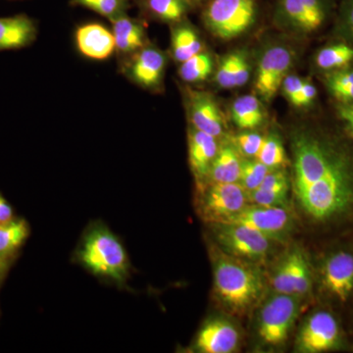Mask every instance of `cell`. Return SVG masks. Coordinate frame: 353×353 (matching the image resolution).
<instances>
[{
  "label": "cell",
  "instance_id": "7",
  "mask_svg": "<svg viewBox=\"0 0 353 353\" xmlns=\"http://www.w3.org/2000/svg\"><path fill=\"white\" fill-rule=\"evenodd\" d=\"M215 232L223 252L248 261L266 259L273 241L256 230L233 223H217Z\"/></svg>",
  "mask_w": 353,
  "mask_h": 353
},
{
  "label": "cell",
  "instance_id": "6",
  "mask_svg": "<svg viewBox=\"0 0 353 353\" xmlns=\"http://www.w3.org/2000/svg\"><path fill=\"white\" fill-rule=\"evenodd\" d=\"M331 0H277L274 20L283 29L296 34H310L327 19Z\"/></svg>",
  "mask_w": 353,
  "mask_h": 353
},
{
  "label": "cell",
  "instance_id": "36",
  "mask_svg": "<svg viewBox=\"0 0 353 353\" xmlns=\"http://www.w3.org/2000/svg\"><path fill=\"white\" fill-rule=\"evenodd\" d=\"M304 80L301 77L296 75H289L283 81L282 88L283 94L287 101L292 104L294 106H296L299 103V94H301V88H303Z\"/></svg>",
  "mask_w": 353,
  "mask_h": 353
},
{
  "label": "cell",
  "instance_id": "21",
  "mask_svg": "<svg viewBox=\"0 0 353 353\" xmlns=\"http://www.w3.org/2000/svg\"><path fill=\"white\" fill-rule=\"evenodd\" d=\"M250 75V65L245 51H234L221 59L215 71L214 81L218 87L234 88L243 87Z\"/></svg>",
  "mask_w": 353,
  "mask_h": 353
},
{
  "label": "cell",
  "instance_id": "28",
  "mask_svg": "<svg viewBox=\"0 0 353 353\" xmlns=\"http://www.w3.org/2000/svg\"><path fill=\"white\" fill-rule=\"evenodd\" d=\"M353 60V48L345 43L327 46L318 52L316 64L323 70L345 68Z\"/></svg>",
  "mask_w": 353,
  "mask_h": 353
},
{
  "label": "cell",
  "instance_id": "20",
  "mask_svg": "<svg viewBox=\"0 0 353 353\" xmlns=\"http://www.w3.org/2000/svg\"><path fill=\"white\" fill-rule=\"evenodd\" d=\"M134 3L143 17L172 25L185 20L194 7L190 0H134Z\"/></svg>",
  "mask_w": 353,
  "mask_h": 353
},
{
  "label": "cell",
  "instance_id": "3",
  "mask_svg": "<svg viewBox=\"0 0 353 353\" xmlns=\"http://www.w3.org/2000/svg\"><path fill=\"white\" fill-rule=\"evenodd\" d=\"M80 259L95 275L116 282L126 280L129 274V259L124 246L103 228L92 230L87 234L80 250Z\"/></svg>",
  "mask_w": 353,
  "mask_h": 353
},
{
  "label": "cell",
  "instance_id": "8",
  "mask_svg": "<svg viewBox=\"0 0 353 353\" xmlns=\"http://www.w3.org/2000/svg\"><path fill=\"white\" fill-rule=\"evenodd\" d=\"M220 223H233L252 228L272 241H284L294 225L287 208H270L253 203L248 204L240 212Z\"/></svg>",
  "mask_w": 353,
  "mask_h": 353
},
{
  "label": "cell",
  "instance_id": "41",
  "mask_svg": "<svg viewBox=\"0 0 353 353\" xmlns=\"http://www.w3.org/2000/svg\"><path fill=\"white\" fill-rule=\"evenodd\" d=\"M14 219L12 206L0 194V224Z\"/></svg>",
  "mask_w": 353,
  "mask_h": 353
},
{
  "label": "cell",
  "instance_id": "32",
  "mask_svg": "<svg viewBox=\"0 0 353 353\" xmlns=\"http://www.w3.org/2000/svg\"><path fill=\"white\" fill-rule=\"evenodd\" d=\"M271 285L277 294L294 296L292 288V260L290 252L281 260L271 277Z\"/></svg>",
  "mask_w": 353,
  "mask_h": 353
},
{
  "label": "cell",
  "instance_id": "33",
  "mask_svg": "<svg viewBox=\"0 0 353 353\" xmlns=\"http://www.w3.org/2000/svg\"><path fill=\"white\" fill-rule=\"evenodd\" d=\"M289 190H272L256 189L248 192V201L253 204L270 208H287Z\"/></svg>",
  "mask_w": 353,
  "mask_h": 353
},
{
  "label": "cell",
  "instance_id": "37",
  "mask_svg": "<svg viewBox=\"0 0 353 353\" xmlns=\"http://www.w3.org/2000/svg\"><path fill=\"white\" fill-rule=\"evenodd\" d=\"M326 85L329 90L353 85V69L334 70L327 74Z\"/></svg>",
  "mask_w": 353,
  "mask_h": 353
},
{
  "label": "cell",
  "instance_id": "17",
  "mask_svg": "<svg viewBox=\"0 0 353 353\" xmlns=\"http://www.w3.org/2000/svg\"><path fill=\"white\" fill-rule=\"evenodd\" d=\"M110 22L112 23V32L115 39V50L123 58L134 54L148 43L145 25L143 21L130 17L126 13Z\"/></svg>",
  "mask_w": 353,
  "mask_h": 353
},
{
  "label": "cell",
  "instance_id": "23",
  "mask_svg": "<svg viewBox=\"0 0 353 353\" xmlns=\"http://www.w3.org/2000/svg\"><path fill=\"white\" fill-rule=\"evenodd\" d=\"M172 28L171 50L174 59L183 63L203 51V43L196 29L185 20Z\"/></svg>",
  "mask_w": 353,
  "mask_h": 353
},
{
  "label": "cell",
  "instance_id": "9",
  "mask_svg": "<svg viewBox=\"0 0 353 353\" xmlns=\"http://www.w3.org/2000/svg\"><path fill=\"white\" fill-rule=\"evenodd\" d=\"M168 58L157 48L148 43L134 54L124 58L122 72L131 82L148 90L161 88Z\"/></svg>",
  "mask_w": 353,
  "mask_h": 353
},
{
  "label": "cell",
  "instance_id": "12",
  "mask_svg": "<svg viewBox=\"0 0 353 353\" xmlns=\"http://www.w3.org/2000/svg\"><path fill=\"white\" fill-rule=\"evenodd\" d=\"M341 331L333 315L319 311L310 316L296 339L299 352L320 353L340 347Z\"/></svg>",
  "mask_w": 353,
  "mask_h": 353
},
{
  "label": "cell",
  "instance_id": "27",
  "mask_svg": "<svg viewBox=\"0 0 353 353\" xmlns=\"http://www.w3.org/2000/svg\"><path fill=\"white\" fill-rule=\"evenodd\" d=\"M292 260V288L294 296L304 297L307 296L312 289V275L310 265L306 255L299 248L290 252Z\"/></svg>",
  "mask_w": 353,
  "mask_h": 353
},
{
  "label": "cell",
  "instance_id": "2",
  "mask_svg": "<svg viewBox=\"0 0 353 353\" xmlns=\"http://www.w3.org/2000/svg\"><path fill=\"white\" fill-rule=\"evenodd\" d=\"M213 278L216 297L232 314H245L263 296L264 279L259 269L227 253L216 257Z\"/></svg>",
  "mask_w": 353,
  "mask_h": 353
},
{
  "label": "cell",
  "instance_id": "42",
  "mask_svg": "<svg viewBox=\"0 0 353 353\" xmlns=\"http://www.w3.org/2000/svg\"><path fill=\"white\" fill-rule=\"evenodd\" d=\"M343 13L345 24L353 36V0L343 1Z\"/></svg>",
  "mask_w": 353,
  "mask_h": 353
},
{
  "label": "cell",
  "instance_id": "31",
  "mask_svg": "<svg viewBox=\"0 0 353 353\" xmlns=\"http://www.w3.org/2000/svg\"><path fill=\"white\" fill-rule=\"evenodd\" d=\"M272 169L265 166L259 160L243 159L240 183L246 192H253L259 189L260 185Z\"/></svg>",
  "mask_w": 353,
  "mask_h": 353
},
{
  "label": "cell",
  "instance_id": "4",
  "mask_svg": "<svg viewBox=\"0 0 353 353\" xmlns=\"http://www.w3.org/2000/svg\"><path fill=\"white\" fill-rule=\"evenodd\" d=\"M257 16V0H208L202 20L213 36L228 41L248 32Z\"/></svg>",
  "mask_w": 353,
  "mask_h": 353
},
{
  "label": "cell",
  "instance_id": "13",
  "mask_svg": "<svg viewBox=\"0 0 353 353\" xmlns=\"http://www.w3.org/2000/svg\"><path fill=\"white\" fill-rule=\"evenodd\" d=\"M185 97L192 127L216 139L222 136L225 130L224 117L212 95L188 88Z\"/></svg>",
  "mask_w": 353,
  "mask_h": 353
},
{
  "label": "cell",
  "instance_id": "10",
  "mask_svg": "<svg viewBox=\"0 0 353 353\" xmlns=\"http://www.w3.org/2000/svg\"><path fill=\"white\" fill-rule=\"evenodd\" d=\"M294 58L292 51L283 46H273L264 51L257 64L254 82L255 90L264 101H272L277 94Z\"/></svg>",
  "mask_w": 353,
  "mask_h": 353
},
{
  "label": "cell",
  "instance_id": "38",
  "mask_svg": "<svg viewBox=\"0 0 353 353\" xmlns=\"http://www.w3.org/2000/svg\"><path fill=\"white\" fill-rule=\"evenodd\" d=\"M316 95H317V90H316L315 85L309 81L304 80L301 94H299L297 108H305V106L310 105L316 99Z\"/></svg>",
  "mask_w": 353,
  "mask_h": 353
},
{
  "label": "cell",
  "instance_id": "11",
  "mask_svg": "<svg viewBox=\"0 0 353 353\" xmlns=\"http://www.w3.org/2000/svg\"><path fill=\"white\" fill-rule=\"evenodd\" d=\"M250 203L248 192L240 183H212L201 199V212L216 224L228 219Z\"/></svg>",
  "mask_w": 353,
  "mask_h": 353
},
{
  "label": "cell",
  "instance_id": "25",
  "mask_svg": "<svg viewBox=\"0 0 353 353\" xmlns=\"http://www.w3.org/2000/svg\"><path fill=\"white\" fill-rule=\"evenodd\" d=\"M29 236V225L24 220L13 219L0 224V259L15 252Z\"/></svg>",
  "mask_w": 353,
  "mask_h": 353
},
{
  "label": "cell",
  "instance_id": "34",
  "mask_svg": "<svg viewBox=\"0 0 353 353\" xmlns=\"http://www.w3.org/2000/svg\"><path fill=\"white\" fill-rule=\"evenodd\" d=\"M263 139L264 137L259 132H243L234 138L233 145L241 157L255 158L259 152Z\"/></svg>",
  "mask_w": 353,
  "mask_h": 353
},
{
  "label": "cell",
  "instance_id": "40",
  "mask_svg": "<svg viewBox=\"0 0 353 353\" xmlns=\"http://www.w3.org/2000/svg\"><path fill=\"white\" fill-rule=\"evenodd\" d=\"M338 110L340 117L345 121L348 129L353 134V102H350V103H343L341 102Z\"/></svg>",
  "mask_w": 353,
  "mask_h": 353
},
{
  "label": "cell",
  "instance_id": "1",
  "mask_svg": "<svg viewBox=\"0 0 353 353\" xmlns=\"http://www.w3.org/2000/svg\"><path fill=\"white\" fill-rule=\"evenodd\" d=\"M292 188L304 212L327 220L353 204V171L347 158L308 132L292 138Z\"/></svg>",
  "mask_w": 353,
  "mask_h": 353
},
{
  "label": "cell",
  "instance_id": "14",
  "mask_svg": "<svg viewBox=\"0 0 353 353\" xmlns=\"http://www.w3.org/2000/svg\"><path fill=\"white\" fill-rule=\"evenodd\" d=\"M323 284L336 299L345 303L353 290V256L350 253H334L323 266Z\"/></svg>",
  "mask_w": 353,
  "mask_h": 353
},
{
  "label": "cell",
  "instance_id": "35",
  "mask_svg": "<svg viewBox=\"0 0 353 353\" xmlns=\"http://www.w3.org/2000/svg\"><path fill=\"white\" fill-rule=\"evenodd\" d=\"M259 189L272 190H289L290 180L288 174L282 168L272 169Z\"/></svg>",
  "mask_w": 353,
  "mask_h": 353
},
{
  "label": "cell",
  "instance_id": "22",
  "mask_svg": "<svg viewBox=\"0 0 353 353\" xmlns=\"http://www.w3.org/2000/svg\"><path fill=\"white\" fill-rule=\"evenodd\" d=\"M243 159L233 143H226L218 150L208 176L213 183H240Z\"/></svg>",
  "mask_w": 353,
  "mask_h": 353
},
{
  "label": "cell",
  "instance_id": "29",
  "mask_svg": "<svg viewBox=\"0 0 353 353\" xmlns=\"http://www.w3.org/2000/svg\"><path fill=\"white\" fill-rule=\"evenodd\" d=\"M134 2V0H71L70 3L85 7L111 21L126 14Z\"/></svg>",
  "mask_w": 353,
  "mask_h": 353
},
{
  "label": "cell",
  "instance_id": "26",
  "mask_svg": "<svg viewBox=\"0 0 353 353\" xmlns=\"http://www.w3.org/2000/svg\"><path fill=\"white\" fill-rule=\"evenodd\" d=\"M214 72V61L208 52L201 51L199 54L190 57L180 64L179 76L183 82L197 83L208 80Z\"/></svg>",
  "mask_w": 353,
  "mask_h": 353
},
{
  "label": "cell",
  "instance_id": "5",
  "mask_svg": "<svg viewBox=\"0 0 353 353\" xmlns=\"http://www.w3.org/2000/svg\"><path fill=\"white\" fill-rule=\"evenodd\" d=\"M301 312V299L290 294H275L262 305L259 320V336L266 345L277 347L288 340Z\"/></svg>",
  "mask_w": 353,
  "mask_h": 353
},
{
  "label": "cell",
  "instance_id": "43",
  "mask_svg": "<svg viewBox=\"0 0 353 353\" xmlns=\"http://www.w3.org/2000/svg\"><path fill=\"white\" fill-rule=\"evenodd\" d=\"M192 2V6H199V4L204 3V2L208 1V0H190Z\"/></svg>",
  "mask_w": 353,
  "mask_h": 353
},
{
  "label": "cell",
  "instance_id": "24",
  "mask_svg": "<svg viewBox=\"0 0 353 353\" xmlns=\"http://www.w3.org/2000/svg\"><path fill=\"white\" fill-rule=\"evenodd\" d=\"M232 119L241 130H253L264 122L265 113L259 99L252 94L243 95L232 105Z\"/></svg>",
  "mask_w": 353,
  "mask_h": 353
},
{
  "label": "cell",
  "instance_id": "39",
  "mask_svg": "<svg viewBox=\"0 0 353 353\" xmlns=\"http://www.w3.org/2000/svg\"><path fill=\"white\" fill-rule=\"evenodd\" d=\"M330 92H332V94H333L336 99H339V101L343 102V103L353 102V85L334 88V90H330Z\"/></svg>",
  "mask_w": 353,
  "mask_h": 353
},
{
  "label": "cell",
  "instance_id": "15",
  "mask_svg": "<svg viewBox=\"0 0 353 353\" xmlns=\"http://www.w3.org/2000/svg\"><path fill=\"white\" fill-rule=\"evenodd\" d=\"M240 334L231 322L214 319L206 323L196 338V348L203 353H231L238 348Z\"/></svg>",
  "mask_w": 353,
  "mask_h": 353
},
{
  "label": "cell",
  "instance_id": "18",
  "mask_svg": "<svg viewBox=\"0 0 353 353\" xmlns=\"http://www.w3.org/2000/svg\"><path fill=\"white\" fill-rule=\"evenodd\" d=\"M38 36V27L29 16L20 14L0 18V51L21 50L31 46Z\"/></svg>",
  "mask_w": 353,
  "mask_h": 353
},
{
  "label": "cell",
  "instance_id": "16",
  "mask_svg": "<svg viewBox=\"0 0 353 353\" xmlns=\"http://www.w3.org/2000/svg\"><path fill=\"white\" fill-rule=\"evenodd\" d=\"M75 38L79 51L90 59H108L116 50L112 31L99 23L81 26L77 29Z\"/></svg>",
  "mask_w": 353,
  "mask_h": 353
},
{
  "label": "cell",
  "instance_id": "19",
  "mask_svg": "<svg viewBox=\"0 0 353 353\" xmlns=\"http://www.w3.org/2000/svg\"><path fill=\"white\" fill-rule=\"evenodd\" d=\"M218 150L219 148L214 137L190 127L189 161L190 169L197 180L208 178Z\"/></svg>",
  "mask_w": 353,
  "mask_h": 353
},
{
  "label": "cell",
  "instance_id": "30",
  "mask_svg": "<svg viewBox=\"0 0 353 353\" xmlns=\"http://www.w3.org/2000/svg\"><path fill=\"white\" fill-rule=\"evenodd\" d=\"M255 159L270 169L282 168L288 163L284 146L277 134H271L265 137Z\"/></svg>",
  "mask_w": 353,
  "mask_h": 353
}]
</instances>
